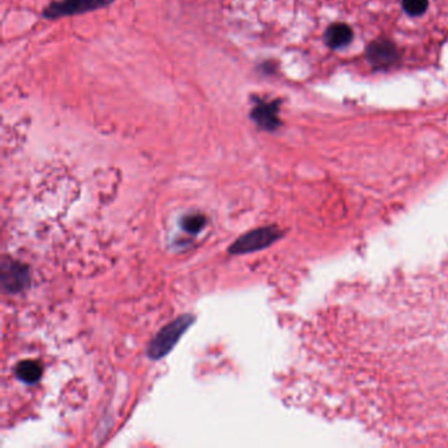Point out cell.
Segmentation results:
<instances>
[{"label":"cell","instance_id":"1","mask_svg":"<svg viewBox=\"0 0 448 448\" xmlns=\"http://www.w3.org/2000/svg\"><path fill=\"white\" fill-rule=\"evenodd\" d=\"M195 321L192 314H183L174 320L171 324L165 326L154 339L151 341L150 346L147 348V355L153 360L165 358L172 348L177 346L178 341L186 333Z\"/></svg>","mask_w":448,"mask_h":448},{"label":"cell","instance_id":"2","mask_svg":"<svg viewBox=\"0 0 448 448\" xmlns=\"http://www.w3.org/2000/svg\"><path fill=\"white\" fill-rule=\"evenodd\" d=\"M114 1L116 0H56L47 4L41 15L46 20H58L107 8Z\"/></svg>","mask_w":448,"mask_h":448},{"label":"cell","instance_id":"3","mask_svg":"<svg viewBox=\"0 0 448 448\" xmlns=\"http://www.w3.org/2000/svg\"><path fill=\"white\" fill-rule=\"evenodd\" d=\"M281 236V232L275 226L251 230L245 236L239 237L236 242L229 247V253L236 255L254 253L272 245Z\"/></svg>","mask_w":448,"mask_h":448},{"label":"cell","instance_id":"4","mask_svg":"<svg viewBox=\"0 0 448 448\" xmlns=\"http://www.w3.org/2000/svg\"><path fill=\"white\" fill-rule=\"evenodd\" d=\"M279 111L281 100L267 101L254 98V107L250 111V119L260 129L266 132H275L281 125Z\"/></svg>","mask_w":448,"mask_h":448},{"label":"cell","instance_id":"5","mask_svg":"<svg viewBox=\"0 0 448 448\" xmlns=\"http://www.w3.org/2000/svg\"><path fill=\"white\" fill-rule=\"evenodd\" d=\"M3 288L10 292L22 291L24 287L29 283V274L28 269H24L20 263L16 262H4L3 271Z\"/></svg>","mask_w":448,"mask_h":448},{"label":"cell","instance_id":"6","mask_svg":"<svg viewBox=\"0 0 448 448\" xmlns=\"http://www.w3.org/2000/svg\"><path fill=\"white\" fill-rule=\"evenodd\" d=\"M367 57L373 66L387 68V66H392L396 62L397 50L391 41L381 40L371 44L367 50Z\"/></svg>","mask_w":448,"mask_h":448},{"label":"cell","instance_id":"7","mask_svg":"<svg viewBox=\"0 0 448 448\" xmlns=\"http://www.w3.org/2000/svg\"><path fill=\"white\" fill-rule=\"evenodd\" d=\"M351 40H352V31L346 24H333L326 31V44L333 49L348 45Z\"/></svg>","mask_w":448,"mask_h":448},{"label":"cell","instance_id":"8","mask_svg":"<svg viewBox=\"0 0 448 448\" xmlns=\"http://www.w3.org/2000/svg\"><path fill=\"white\" fill-rule=\"evenodd\" d=\"M16 375L24 382L33 384L36 381L40 380L43 375V368L37 361L24 360L16 367Z\"/></svg>","mask_w":448,"mask_h":448},{"label":"cell","instance_id":"9","mask_svg":"<svg viewBox=\"0 0 448 448\" xmlns=\"http://www.w3.org/2000/svg\"><path fill=\"white\" fill-rule=\"evenodd\" d=\"M205 224H207V218L200 213L186 216L181 220V227L191 234H197L200 230H202Z\"/></svg>","mask_w":448,"mask_h":448},{"label":"cell","instance_id":"10","mask_svg":"<svg viewBox=\"0 0 448 448\" xmlns=\"http://www.w3.org/2000/svg\"><path fill=\"white\" fill-rule=\"evenodd\" d=\"M403 10L412 16L422 15L427 10V0H403Z\"/></svg>","mask_w":448,"mask_h":448}]
</instances>
